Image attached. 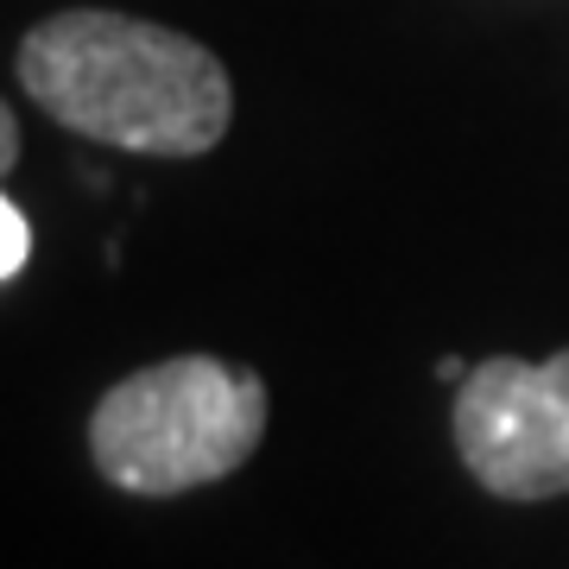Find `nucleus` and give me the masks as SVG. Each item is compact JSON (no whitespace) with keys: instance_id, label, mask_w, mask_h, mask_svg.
Listing matches in <instances>:
<instances>
[{"instance_id":"nucleus-1","label":"nucleus","mask_w":569,"mask_h":569,"mask_svg":"<svg viewBox=\"0 0 569 569\" xmlns=\"http://www.w3.org/2000/svg\"><path fill=\"white\" fill-rule=\"evenodd\" d=\"M13 77L58 127L146 159H203L234 121V82L209 44L108 7L39 20Z\"/></svg>"},{"instance_id":"nucleus-2","label":"nucleus","mask_w":569,"mask_h":569,"mask_svg":"<svg viewBox=\"0 0 569 569\" xmlns=\"http://www.w3.org/2000/svg\"><path fill=\"white\" fill-rule=\"evenodd\" d=\"M272 392L222 355H171L127 373L89 411V456L121 493H171L228 481L260 449Z\"/></svg>"},{"instance_id":"nucleus-3","label":"nucleus","mask_w":569,"mask_h":569,"mask_svg":"<svg viewBox=\"0 0 569 569\" xmlns=\"http://www.w3.org/2000/svg\"><path fill=\"white\" fill-rule=\"evenodd\" d=\"M456 456L500 500L569 493V348L550 361L488 355L456 387Z\"/></svg>"},{"instance_id":"nucleus-4","label":"nucleus","mask_w":569,"mask_h":569,"mask_svg":"<svg viewBox=\"0 0 569 569\" xmlns=\"http://www.w3.org/2000/svg\"><path fill=\"white\" fill-rule=\"evenodd\" d=\"M26 253H32V222H26V209L7 197V203H0V279L7 284L26 272Z\"/></svg>"},{"instance_id":"nucleus-5","label":"nucleus","mask_w":569,"mask_h":569,"mask_svg":"<svg viewBox=\"0 0 569 569\" xmlns=\"http://www.w3.org/2000/svg\"><path fill=\"white\" fill-rule=\"evenodd\" d=\"M20 164V114H0V171Z\"/></svg>"}]
</instances>
